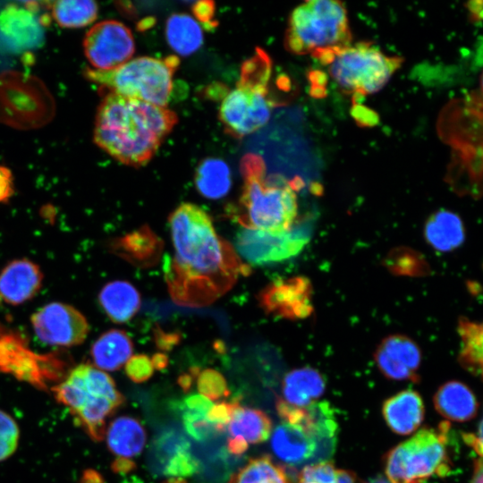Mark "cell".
Here are the masks:
<instances>
[{
	"mask_svg": "<svg viewBox=\"0 0 483 483\" xmlns=\"http://www.w3.org/2000/svg\"><path fill=\"white\" fill-rule=\"evenodd\" d=\"M204 411H193L182 408V423L187 433L198 441L207 440L217 431L207 419Z\"/></svg>",
	"mask_w": 483,
	"mask_h": 483,
	"instance_id": "35",
	"label": "cell"
},
{
	"mask_svg": "<svg viewBox=\"0 0 483 483\" xmlns=\"http://www.w3.org/2000/svg\"><path fill=\"white\" fill-rule=\"evenodd\" d=\"M132 351L133 344L127 333L111 329L95 341L90 352L96 368L114 371L129 360Z\"/></svg>",
	"mask_w": 483,
	"mask_h": 483,
	"instance_id": "25",
	"label": "cell"
},
{
	"mask_svg": "<svg viewBox=\"0 0 483 483\" xmlns=\"http://www.w3.org/2000/svg\"><path fill=\"white\" fill-rule=\"evenodd\" d=\"M481 85H482V89H483V74H482V79H481Z\"/></svg>",
	"mask_w": 483,
	"mask_h": 483,
	"instance_id": "51",
	"label": "cell"
},
{
	"mask_svg": "<svg viewBox=\"0 0 483 483\" xmlns=\"http://www.w3.org/2000/svg\"><path fill=\"white\" fill-rule=\"evenodd\" d=\"M169 225L174 253L165 265V281L176 304L210 305L249 274L250 267L198 205L182 203L170 215Z\"/></svg>",
	"mask_w": 483,
	"mask_h": 483,
	"instance_id": "1",
	"label": "cell"
},
{
	"mask_svg": "<svg viewBox=\"0 0 483 483\" xmlns=\"http://www.w3.org/2000/svg\"><path fill=\"white\" fill-rule=\"evenodd\" d=\"M449 423L437 428H425L389 451L386 457V478L391 483H422L431 476L450 471L447 453Z\"/></svg>",
	"mask_w": 483,
	"mask_h": 483,
	"instance_id": "10",
	"label": "cell"
},
{
	"mask_svg": "<svg viewBox=\"0 0 483 483\" xmlns=\"http://www.w3.org/2000/svg\"><path fill=\"white\" fill-rule=\"evenodd\" d=\"M55 113L53 96L39 79L16 71L0 73V123L36 129L49 123Z\"/></svg>",
	"mask_w": 483,
	"mask_h": 483,
	"instance_id": "11",
	"label": "cell"
},
{
	"mask_svg": "<svg viewBox=\"0 0 483 483\" xmlns=\"http://www.w3.org/2000/svg\"><path fill=\"white\" fill-rule=\"evenodd\" d=\"M86 58L96 70H111L131 59L135 40L123 23L106 20L96 23L83 40Z\"/></svg>",
	"mask_w": 483,
	"mask_h": 483,
	"instance_id": "13",
	"label": "cell"
},
{
	"mask_svg": "<svg viewBox=\"0 0 483 483\" xmlns=\"http://www.w3.org/2000/svg\"><path fill=\"white\" fill-rule=\"evenodd\" d=\"M286 49L312 56L352 43L344 4L334 0L307 1L291 13L285 33Z\"/></svg>",
	"mask_w": 483,
	"mask_h": 483,
	"instance_id": "8",
	"label": "cell"
},
{
	"mask_svg": "<svg viewBox=\"0 0 483 483\" xmlns=\"http://www.w3.org/2000/svg\"><path fill=\"white\" fill-rule=\"evenodd\" d=\"M227 428L230 437L242 438L248 445L259 444L270 436L272 421L263 411L241 406L237 402Z\"/></svg>",
	"mask_w": 483,
	"mask_h": 483,
	"instance_id": "27",
	"label": "cell"
},
{
	"mask_svg": "<svg viewBox=\"0 0 483 483\" xmlns=\"http://www.w3.org/2000/svg\"><path fill=\"white\" fill-rule=\"evenodd\" d=\"M313 57L326 66L330 78L343 92L356 96L378 92L402 64L401 57L388 55L369 42L351 43Z\"/></svg>",
	"mask_w": 483,
	"mask_h": 483,
	"instance_id": "9",
	"label": "cell"
},
{
	"mask_svg": "<svg viewBox=\"0 0 483 483\" xmlns=\"http://www.w3.org/2000/svg\"><path fill=\"white\" fill-rule=\"evenodd\" d=\"M270 57L262 49L244 62L235 87L222 100L219 119L225 132L243 138L265 126L275 106L269 93Z\"/></svg>",
	"mask_w": 483,
	"mask_h": 483,
	"instance_id": "5",
	"label": "cell"
},
{
	"mask_svg": "<svg viewBox=\"0 0 483 483\" xmlns=\"http://www.w3.org/2000/svg\"><path fill=\"white\" fill-rule=\"evenodd\" d=\"M470 483H483V457H480L475 463Z\"/></svg>",
	"mask_w": 483,
	"mask_h": 483,
	"instance_id": "47",
	"label": "cell"
},
{
	"mask_svg": "<svg viewBox=\"0 0 483 483\" xmlns=\"http://www.w3.org/2000/svg\"><path fill=\"white\" fill-rule=\"evenodd\" d=\"M199 370L195 371V369H193V372H191L190 374L185 373L182 374L178 378V384L180 387L184 391L188 392L191 387L192 386L193 381L195 377L198 376Z\"/></svg>",
	"mask_w": 483,
	"mask_h": 483,
	"instance_id": "45",
	"label": "cell"
},
{
	"mask_svg": "<svg viewBox=\"0 0 483 483\" xmlns=\"http://www.w3.org/2000/svg\"><path fill=\"white\" fill-rule=\"evenodd\" d=\"M241 170L244 182L239 223L271 233L290 229L298 216V186L278 174L266 176L264 160L255 154L243 157Z\"/></svg>",
	"mask_w": 483,
	"mask_h": 483,
	"instance_id": "4",
	"label": "cell"
},
{
	"mask_svg": "<svg viewBox=\"0 0 483 483\" xmlns=\"http://www.w3.org/2000/svg\"><path fill=\"white\" fill-rule=\"evenodd\" d=\"M213 402L201 394H191L183 400L182 408L208 412Z\"/></svg>",
	"mask_w": 483,
	"mask_h": 483,
	"instance_id": "41",
	"label": "cell"
},
{
	"mask_svg": "<svg viewBox=\"0 0 483 483\" xmlns=\"http://www.w3.org/2000/svg\"><path fill=\"white\" fill-rule=\"evenodd\" d=\"M51 12L60 27L77 29L96 21L98 5L91 0H61L53 3Z\"/></svg>",
	"mask_w": 483,
	"mask_h": 483,
	"instance_id": "30",
	"label": "cell"
},
{
	"mask_svg": "<svg viewBox=\"0 0 483 483\" xmlns=\"http://www.w3.org/2000/svg\"><path fill=\"white\" fill-rule=\"evenodd\" d=\"M312 285L304 276L278 278L258 293V303L274 317L296 320L313 312Z\"/></svg>",
	"mask_w": 483,
	"mask_h": 483,
	"instance_id": "15",
	"label": "cell"
},
{
	"mask_svg": "<svg viewBox=\"0 0 483 483\" xmlns=\"http://www.w3.org/2000/svg\"><path fill=\"white\" fill-rule=\"evenodd\" d=\"M39 267L28 258L9 262L0 272V297L6 303L20 305L34 298L42 286Z\"/></svg>",
	"mask_w": 483,
	"mask_h": 483,
	"instance_id": "18",
	"label": "cell"
},
{
	"mask_svg": "<svg viewBox=\"0 0 483 483\" xmlns=\"http://www.w3.org/2000/svg\"><path fill=\"white\" fill-rule=\"evenodd\" d=\"M363 483H391V482L389 481L387 478H385L382 475H378Z\"/></svg>",
	"mask_w": 483,
	"mask_h": 483,
	"instance_id": "49",
	"label": "cell"
},
{
	"mask_svg": "<svg viewBox=\"0 0 483 483\" xmlns=\"http://www.w3.org/2000/svg\"><path fill=\"white\" fill-rule=\"evenodd\" d=\"M107 447L118 457L131 458L140 454L147 435L140 422L130 416L115 418L106 431Z\"/></svg>",
	"mask_w": 483,
	"mask_h": 483,
	"instance_id": "24",
	"label": "cell"
},
{
	"mask_svg": "<svg viewBox=\"0 0 483 483\" xmlns=\"http://www.w3.org/2000/svg\"><path fill=\"white\" fill-rule=\"evenodd\" d=\"M326 389L323 375L311 367H302L288 372L282 384L283 399L285 403L304 408L315 402Z\"/></svg>",
	"mask_w": 483,
	"mask_h": 483,
	"instance_id": "20",
	"label": "cell"
},
{
	"mask_svg": "<svg viewBox=\"0 0 483 483\" xmlns=\"http://www.w3.org/2000/svg\"><path fill=\"white\" fill-rule=\"evenodd\" d=\"M14 193V181L12 171L0 165V203L7 202Z\"/></svg>",
	"mask_w": 483,
	"mask_h": 483,
	"instance_id": "40",
	"label": "cell"
},
{
	"mask_svg": "<svg viewBox=\"0 0 483 483\" xmlns=\"http://www.w3.org/2000/svg\"><path fill=\"white\" fill-rule=\"evenodd\" d=\"M113 472L128 474L136 469V463L130 458L117 457L111 464Z\"/></svg>",
	"mask_w": 483,
	"mask_h": 483,
	"instance_id": "43",
	"label": "cell"
},
{
	"mask_svg": "<svg viewBox=\"0 0 483 483\" xmlns=\"http://www.w3.org/2000/svg\"><path fill=\"white\" fill-rule=\"evenodd\" d=\"M465 442L480 456L483 457V418L475 433L465 434Z\"/></svg>",
	"mask_w": 483,
	"mask_h": 483,
	"instance_id": "42",
	"label": "cell"
},
{
	"mask_svg": "<svg viewBox=\"0 0 483 483\" xmlns=\"http://www.w3.org/2000/svg\"><path fill=\"white\" fill-rule=\"evenodd\" d=\"M434 405L440 415L456 422L474 418L479 406L473 392L465 384L455 380L448 381L437 389Z\"/></svg>",
	"mask_w": 483,
	"mask_h": 483,
	"instance_id": "21",
	"label": "cell"
},
{
	"mask_svg": "<svg viewBox=\"0 0 483 483\" xmlns=\"http://www.w3.org/2000/svg\"><path fill=\"white\" fill-rule=\"evenodd\" d=\"M0 34L17 50L38 48L45 37L44 28L34 12L14 4L0 11Z\"/></svg>",
	"mask_w": 483,
	"mask_h": 483,
	"instance_id": "17",
	"label": "cell"
},
{
	"mask_svg": "<svg viewBox=\"0 0 483 483\" xmlns=\"http://www.w3.org/2000/svg\"><path fill=\"white\" fill-rule=\"evenodd\" d=\"M382 413L390 429L398 435H409L424 419L422 398L416 391L403 390L385 401Z\"/></svg>",
	"mask_w": 483,
	"mask_h": 483,
	"instance_id": "19",
	"label": "cell"
},
{
	"mask_svg": "<svg viewBox=\"0 0 483 483\" xmlns=\"http://www.w3.org/2000/svg\"><path fill=\"white\" fill-rule=\"evenodd\" d=\"M187 443L179 444L164 465L163 473L173 478L189 477L198 472L199 462L188 449Z\"/></svg>",
	"mask_w": 483,
	"mask_h": 483,
	"instance_id": "33",
	"label": "cell"
},
{
	"mask_svg": "<svg viewBox=\"0 0 483 483\" xmlns=\"http://www.w3.org/2000/svg\"><path fill=\"white\" fill-rule=\"evenodd\" d=\"M177 122L176 114L167 107L108 92L97 110L93 140L118 162L142 166Z\"/></svg>",
	"mask_w": 483,
	"mask_h": 483,
	"instance_id": "2",
	"label": "cell"
},
{
	"mask_svg": "<svg viewBox=\"0 0 483 483\" xmlns=\"http://www.w3.org/2000/svg\"><path fill=\"white\" fill-rule=\"evenodd\" d=\"M313 223L306 218L296 221L288 230L271 233L244 228L235 236V248L250 265L278 263L297 256L309 242Z\"/></svg>",
	"mask_w": 483,
	"mask_h": 483,
	"instance_id": "12",
	"label": "cell"
},
{
	"mask_svg": "<svg viewBox=\"0 0 483 483\" xmlns=\"http://www.w3.org/2000/svg\"><path fill=\"white\" fill-rule=\"evenodd\" d=\"M380 372L388 379L419 380L421 352L418 344L403 335L384 338L374 353Z\"/></svg>",
	"mask_w": 483,
	"mask_h": 483,
	"instance_id": "16",
	"label": "cell"
},
{
	"mask_svg": "<svg viewBox=\"0 0 483 483\" xmlns=\"http://www.w3.org/2000/svg\"><path fill=\"white\" fill-rule=\"evenodd\" d=\"M19 428L14 419L0 411V461L9 457L16 449Z\"/></svg>",
	"mask_w": 483,
	"mask_h": 483,
	"instance_id": "37",
	"label": "cell"
},
{
	"mask_svg": "<svg viewBox=\"0 0 483 483\" xmlns=\"http://www.w3.org/2000/svg\"><path fill=\"white\" fill-rule=\"evenodd\" d=\"M356 476L346 470L335 469L330 462H321L305 466L298 483H355Z\"/></svg>",
	"mask_w": 483,
	"mask_h": 483,
	"instance_id": "32",
	"label": "cell"
},
{
	"mask_svg": "<svg viewBox=\"0 0 483 483\" xmlns=\"http://www.w3.org/2000/svg\"><path fill=\"white\" fill-rule=\"evenodd\" d=\"M150 359L154 369L158 370L164 369L168 364V358L164 353H156Z\"/></svg>",
	"mask_w": 483,
	"mask_h": 483,
	"instance_id": "46",
	"label": "cell"
},
{
	"mask_svg": "<svg viewBox=\"0 0 483 483\" xmlns=\"http://www.w3.org/2000/svg\"><path fill=\"white\" fill-rule=\"evenodd\" d=\"M248 446L247 442L239 437H229L227 442L228 451L234 455L242 454L248 449Z\"/></svg>",
	"mask_w": 483,
	"mask_h": 483,
	"instance_id": "44",
	"label": "cell"
},
{
	"mask_svg": "<svg viewBox=\"0 0 483 483\" xmlns=\"http://www.w3.org/2000/svg\"><path fill=\"white\" fill-rule=\"evenodd\" d=\"M387 267L400 275L423 274V261L416 257L415 252L409 250H395L391 252L386 261Z\"/></svg>",
	"mask_w": 483,
	"mask_h": 483,
	"instance_id": "36",
	"label": "cell"
},
{
	"mask_svg": "<svg viewBox=\"0 0 483 483\" xmlns=\"http://www.w3.org/2000/svg\"><path fill=\"white\" fill-rule=\"evenodd\" d=\"M194 182L202 196L209 199H219L225 197L231 189V170L228 165L220 158H205L196 169Z\"/></svg>",
	"mask_w": 483,
	"mask_h": 483,
	"instance_id": "28",
	"label": "cell"
},
{
	"mask_svg": "<svg viewBox=\"0 0 483 483\" xmlns=\"http://www.w3.org/2000/svg\"><path fill=\"white\" fill-rule=\"evenodd\" d=\"M82 483H105V480L98 472L87 470L82 478Z\"/></svg>",
	"mask_w": 483,
	"mask_h": 483,
	"instance_id": "48",
	"label": "cell"
},
{
	"mask_svg": "<svg viewBox=\"0 0 483 483\" xmlns=\"http://www.w3.org/2000/svg\"><path fill=\"white\" fill-rule=\"evenodd\" d=\"M197 387L199 394L210 401L219 400L229 394L225 378L220 372L212 369H206L199 372Z\"/></svg>",
	"mask_w": 483,
	"mask_h": 483,
	"instance_id": "34",
	"label": "cell"
},
{
	"mask_svg": "<svg viewBox=\"0 0 483 483\" xmlns=\"http://www.w3.org/2000/svg\"><path fill=\"white\" fill-rule=\"evenodd\" d=\"M99 303L109 318L119 324L131 320L140 307V295L127 281L107 283L99 292Z\"/></svg>",
	"mask_w": 483,
	"mask_h": 483,
	"instance_id": "23",
	"label": "cell"
},
{
	"mask_svg": "<svg viewBox=\"0 0 483 483\" xmlns=\"http://www.w3.org/2000/svg\"><path fill=\"white\" fill-rule=\"evenodd\" d=\"M125 372L128 377L135 383L148 380L154 373L151 359L145 354H137L131 357L126 362Z\"/></svg>",
	"mask_w": 483,
	"mask_h": 483,
	"instance_id": "38",
	"label": "cell"
},
{
	"mask_svg": "<svg viewBox=\"0 0 483 483\" xmlns=\"http://www.w3.org/2000/svg\"><path fill=\"white\" fill-rule=\"evenodd\" d=\"M180 60L139 56L111 70L87 68V80L125 97L166 107L173 90V79Z\"/></svg>",
	"mask_w": 483,
	"mask_h": 483,
	"instance_id": "7",
	"label": "cell"
},
{
	"mask_svg": "<svg viewBox=\"0 0 483 483\" xmlns=\"http://www.w3.org/2000/svg\"><path fill=\"white\" fill-rule=\"evenodd\" d=\"M162 483H187V481L183 478H171Z\"/></svg>",
	"mask_w": 483,
	"mask_h": 483,
	"instance_id": "50",
	"label": "cell"
},
{
	"mask_svg": "<svg viewBox=\"0 0 483 483\" xmlns=\"http://www.w3.org/2000/svg\"><path fill=\"white\" fill-rule=\"evenodd\" d=\"M165 39L177 56H189L203 45L204 33L199 22L184 13L168 17L165 29Z\"/></svg>",
	"mask_w": 483,
	"mask_h": 483,
	"instance_id": "26",
	"label": "cell"
},
{
	"mask_svg": "<svg viewBox=\"0 0 483 483\" xmlns=\"http://www.w3.org/2000/svg\"><path fill=\"white\" fill-rule=\"evenodd\" d=\"M276 411L282 422L272 433L275 455L290 466L327 462L337 436V422L327 402L296 408L279 399Z\"/></svg>",
	"mask_w": 483,
	"mask_h": 483,
	"instance_id": "3",
	"label": "cell"
},
{
	"mask_svg": "<svg viewBox=\"0 0 483 483\" xmlns=\"http://www.w3.org/2000/svg\"><path fill=\"white\" fill-rule=\"evenodd\" d=\"M229 483H289L284 469L267 456L251 459L233 474Z\"/></svg>",
	"mask_w": 483,
	"mask_h": 483,
	"instance_id": "31",
	"label": "cell"
},
{
	"mask_svg": "<svg viewBox=\"0 0 483 483\" xmlns=\"http://www.w3.org/2000/svg\"><path fill=\"white\" fill-rule=\"evenodd\" d=\"M56 400L66 406L75 420L94 441L103 440L106 419L124 402L113 378L90 364L73 368L54 388Z\"/></svg>",
	"mask_w": 483,
	"mask_h": 483,
	"instance_id": "6",
	"label": "cell"
},
{
	"mask_svg": "<svg viewBox=\"0 0 483 483\" xmlns=\"http://www.w3.org/2000/svg\"><path fill=\"white\" fill-rule=\"evenodd\" d=\"M423 233L428 245L440 252L454 250L465 240L462 220L457 214L446 209L437 210L428 216Z\"/></svg>",
	"mask_w": 483,
	"mask_h": 483,
	"instance_id": "22",
	"label": "cell"
},
{
	"mask_svg": "<svg viewBox=\"0 0 483 483\" xmlns=\"http://www.w3.org/2000/svg\"><path fill=\"white\" fill-rule=\"evenodd\" d=\"M38 338L45 343L71 347L87 338L89 326L86 318L72 305L63 302L48 303L30 318Z\"/></svg>",
	"mask_w": 483,
	"mask_h": 483,
	"instance_id": "14",
	"label": "cell"
},
{
	"mask_svg": "<svg viewBox=\"0 0 483 483\" xmlns=\"http://www.w3.org/2000/svg\"><path fill=\"white\" fill-rule=\"evenodd\" d=\"M161 242L150 229L141 228L135 231L114 244V250L130 261L150 264L151 259L158 257Z\"/></svg>",
	"mask_w": 483,
	"mask_h": 483,
	"instance_id": "29",
	"label": "cell"
},
{
	"mask_svg": "<svg viewBox=\"0 0 483 483\" xmlns=\"http://www.w3.org/2000/svg\"><path fill=\"white\" fill-rule=\"evenodd\" d=\"M237 401L231 402H219L212 405L207 413V419L215 427L217 432L224 431L231 420Z\"/></svg>",
	"mask_w": 483,
	"mask_h": 483,
	"instance_id": "39",
	"label": "cell"
}]
</instances>
